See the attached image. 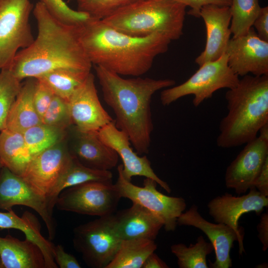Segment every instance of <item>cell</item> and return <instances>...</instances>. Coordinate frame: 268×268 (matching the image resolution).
I'll list each match as a JSON object with an SVG mask.
<instances>
[{
    "instance_id": "29",
    "label": "cell",
    "mask_w": 268,
    "mask_h": 268,
    "mask_svg": "<svg viewBox=\"0 0 268 268\" xmlns=\"http://www.w3.org/2000/svg\"><path fill=\"white\" fill-rule=\"evenodd\" d=\"M214 250L211 243L207 242L201 235L195 244L187 246L178 243L171 246V251L177 259L180 268H208L206 257Z\"/></svg>"
},
{
    "instance_id": "40",
    "label": "cell",
    "mask_w": 268,
    "mask_h": 268,
    "mask_svg": "<svg viewBox=\"0 0 268 268\" xmlns=\"http://www.w3.org/2000/svg\"><path fill=\"white\" fill-rule=\"evenodd\" d=\"M254 187L263 195L268 197V158L255 180Z\"/></svg>"
},
{
    "instance_id": "6",
    "label": "cell",
    "mask_w": 268,
    "mask_h": 268,
    "mask_svg": "<svg viewBox=\"0 0 268 268\" xmlns=\"http://www.w3.org/2000/svg\"><path fill=\"white\" fill-rule=\"evenodd\" d=\"M183 83L164 89L160 101L168 106L185 96L192 95L193 105L197 107L212 97L217 90L235 87L240 78L228 65L227 56L224 54L216 60L205 63Z\"/></svg>"
},
{
    "instance_id": "38",
    "label": "cell",
    "mask_w": 268,
    "mask_h": 268,
    "mask_svg": "<svg viewBox=\"0 0 268 268\" xmlns=\"http://www.w3.org/2000/svg\"><path fill=\"white\" fill-rule=\"evenodd\" d=\"M189 6L191 9L188 14L199 18L201 8L204 5L214 4L219 6H230L231 0H174Z\"/></svg>"
},
{
    "instance_id": "32",
    "label": "cell",
    "mask_w": 268,
    "mask_h": 268,
    "mask_svg": "<svg viewBox=\"0 0 268 268\" xmlns=\"http://www.w3.org/2000/svg\"><path fill=\"white\" fill-rule=\"evenodd\" d=\"M10 69L0 71V131L6 128L7 119L11 107L18 94L22 84Z\"/></svg>"
},
{
    "instance_id": "27",
    "label": "cell",
    "mask_w": 268,
    "mask_h": 268,
    "mask_svg": "<svg viewBox=\"0 0 268 268\" xmlns=\"http://www.w3.org/2000/svg\"><path fill=\"white\" fill-rule=\"evenodd\" d=\"M154 240H122L113 260L106 268H142L147 257L157 249Z\"/></svg>"
},
{
    "instance_id": "28",
    "label": "cell",
    "mask_w": 268,
    "mask_h": 268,
    "mask_svg": "<svg viewBox=\"0 0 268 268\" xmlns=\"http://www.w3.org/2000/svg\"><path fill=\"white\" fill-rule=\"evenodd\" d=\"M90 72L61 68L49 71L37 78L45 82L55 95L68 102Z\"/></svg>"
},
{
    "instance_id": "3",
    "label": "cell",
    "mask_w": 268,
    "mask_h": 268,
    "mask_svg": "<svg viewBox=\"0 0 268 268\" xmlns=\"http://www.w3.org/2000/svg\"><path fill=\"white\" fill-rule=\"evenodd\" d=\"M104 100L112 109L116 127L126 133L135 152L147 154L153 130L151 103L157 91L175 85L171 79L125 78L94 66Z\"/></svg>"
},
{
    "instance_id": "31",
    "label": "cell",
    "mask_w": 268,
    "mask_h": 268,
    "mask_svg": "<svg viewBox=\"0 0 268 268\" xmlns=\"http://www.w3.org/2000/svg\"><path fill=\"white\" fill-rule=\"evenodd\" d=\"M230 30L233 37L246 34L252 27L261 7L259 0H231Z\"/></svg>"
},
{
    "instance_id": "14",
    "label": "cell",
    "mask_w": 268,
    "mask_h": 268,
    "mask_svg": "<svg viewBox=\"0 0 268 268\" xmlns=\"http://www.w3.org/2000/svg\"><path fill=\"white\" fill-rule=\"evenodd\" d=\"M249 190L246 195L239 197L226 193L212 199L207 205L209 214L215 222L227 225L237 234L240 255L245 253L243 230L239 226L240 217L250 212H255L260 215L264 208L268 206V197L255 188Z\"/></svg>"
},
{
    "instance_id": "20",
    "label": "cell",
    "mask_w": 268,
    "mask_h": 268,
    "mask_svg": "<svg viewBox=\"0 0 268 268\" xmlns=\"http://www.w3.org/2000/svg\"><path fill=\"white\" fill-rule=\"evenodd\" d=\"M112 223L114 231L122 240L147 239L155 240L162 221L143 206L133 203L131 207L114 213Z\"/></svg>"
},
{
    "instance_id": "12",
    "label": "cell",
    "mask_w": 268,
    "mask_h": 268,
    "mask_svg": "<svg viewBox=\"0 0 268 268\" xmlns=\"http://www.w3.org/2000/svg\"><path fill=\"white\" fill-rule=\"evenodd\" d=\"M226 170L225 184L237 194L254 188V184L265 161L268 158V124L259 135L247 142Z\"/></svg>"
},
{
    "instance_id": "8",
    "label": "cell",
    "mask_w": 268,
    "mask_h": 268,
    "mask_svg": "<svg viewBox=\"0 0 268 268\" xmlns=\"http://www.w3.org/2000/svg\"><path fill=\"white\" fill-rule=\"evenodd\" d=\"M113 214L78 225L73 230L74 248L89 267L106 268L120 247L122 240L114 231Z\"/></svg>"
},
{
    "instance_id": "13",
    "label": "cell",
    "mask_w": 268,
    "mask_h": 268,
    "mask_svg": "<svg viewBox=\"0 0 268 268\" xmlns=\"http://www.w3.org/2000/svg\"><path fill=\"white\" fill-rule=\"evenodd\" d=\"M73 158L65 139L33 156L21 177L48 199Z\"/></svg>"
},
{
    "instance_id": "24",
    "label": "cell",
    "mask_w": 268,
    "mask_h": 268,
    "mask_svg": "<svg viewBox=\"0 0 268 268\" xmlns=\"http://www.w3.org/2000/svg\"><path fill=\"white\" fill-rule=\"evenodd\" d=\"M37 78L29 77L22 84L6 121V128L22 133L28 128L42 123L33 102Z\"/></svg>"
},
{
    "instance_id": "21",
    "label": "cell",
    "mask_w": 268,
    "mask_h": 268,
    "mask_svg": "<svg viewBox=\"0 0 268 268\" xmlns=\"http://www.w3.org/2000/svg\"><path fill=\"white\" fill-rule=\"evenodd\" d=\"M72 130V147L69 150L80 163L101 171H110L117 165L118 155L102 141L98 131L81 132L74 126Z\"/></svg>"
},
{
    "instance_id": "42",
    "label": "cell",
    "mask_w": 268,
    "mask_h": 268,
    "mask_svg": "<svg viewBox=\"0 0 268 268\" xmlns=\"http://www.w3.org/2000/svg\"><path fill=\"white\" fill-rule=\"evenodd\" d=\"M169 267L154 252L150 254L144 261L142 268H168Z\"/></svg>"
},
{
    "instance_id": "17",
    "label": "cell",
    "mask_w": 268,
    "mask_h": 268,
    "mask_svg": "<svg viewBox=\"0 0 268 268\" xmlns=\"http://www.w3.org/2000/svg\"><path fill=\"white\" fill-rule=\"evenodd\" d=\"M98 133L102 141L113 149L121 158L123 174L127 180L131 181L133 177L136 176L150 178L168 193L171 192L169 185L155 173L147 156H140L134 151L129 136L116 127L114 121L100 129Z\"/></svg>"
},
{
    "instance_id": "5",
    "label": "cell",
    "mask_w": 268,
    "mask_h": 268,
    "mask_svg": "<svg viewBox=\"0 0 268 268\" xmlns=\"http://www.w3.org/2000/svg\"><path fill=\"white\" fill-rule=\"evenodd\" d=\"M186 7L174 0H140L102 20L130 36L144 37L158 33L173 41L183 34Z\"/></svg>"
},
{
    "instance_id": "10",
    "label": "cell",
    "mask_w": 268,
    "mask_h": 268,
    "mask_svg": "<svg viewBox=\"0 0 268 268\" xmlns=\"http://www.w3.org/2000/svg\"><path fill=\"white\" fill-rule=\"evenodd\" d=\"M121 198L112 180L90 181L63 190L55 206L60 210L101 217L114 213Z\"/></svg>"
},
{
    "instance_id": "4",
    "label": "cell",
    "mask_w": 268,
    "mask_h": 268,
    "mask_svg": "<svg viewBox=\"0 0 268 268\" xmlns=\"http://www.w3.org/2000/svg\"><path fill=\"white\" fill-rule=\"evenodd\" d=\"M227 114L220 121L216 143L229 148L255 139L268 124V75L248 74L225 93Z\"/></svg>"
},
{
    "instance_id": "33",
    "label": "cell",
    "mask_w": 268,
    "mask_h": 268,
    "mask_svg": "<svg viewBox=\"0 0 268 268\" xmlns=\"http://www.w3.org/2000/svg\"><path fill=\"white\" fill-rule=\"evenodd\" d=\"M140 0H76L77 10L102 20L117 10Z\"/></svg>"
},
{
    "instance_id": "7",
    "label": "cell",
    "mask_w": 268,
    "mask_h": 268,
    "mask_svg": "<svg viewBox=\"0 0 268 268\" xmlns=\"http://www.w3.org/2000/svg\"><path fill=\"white\" fill-rule=\"evenodd\" d=\"M34 6L30 0H0V69H10L19 49L34 38L29 18Z\"/></svg>"
},
{
    "instance_id": "15",
    "label": "cell",
    "mask_w": 268,
    "mask_h": 268,
    "mask_svg": "<svg viewBox=\"0 0 268 268\" xmlns=\"http://www.w3.org/2000/svg\"><path fill=\"white\" fill-rule=\"evenodd\" d=\"M225 54L238 76L268 75V42L261 39L253 27L245 35L230 38Z\"/></svg>"
},
{
    "instance_id": "9",
    "label": "cell",
    "mask_w": 268,
    "mask_h": 268,
    "mask_svg": "<svg viewBox=\"0 0 268 268\" xmlns=\"http://www.w3.org/2000/svg\"><path fill=\"white\" fill-rule=\"evenodd\" d=\"M122 169V164L118 165V178L114 184L120 197L143 206L157 216L166 231L175 230L177 219L187 206L185 200L182 197L162 194L156 189L157 182L150 178L144 179L142 187L136 186L125 178Z\"/></svg>"
},
{
    "instance_id": "34",
    "label": "cell",
    "mask_w": 268,
    "mask_h": 268,
    "mask_svg": "<svg viewBox=\"0 0 268 268\" xmlns=\"http://www.w3.org/2000/svg\"><path fill=\"white\" fill-rule=\"evenodd\" d=\"M42 123L67 131L73 125L68 102L55 95L42 118Z\"/></svg>"
},
{
    "instance_id": "36",
    "label": "cell",
    "mask_w": 268,
    "mask_h": 268,
    "mask_svg": "<svg viewBox=\"0 0 268 268\" xmlns=\"http://www.w3.org/2000/svg\"><path fill=\"white\" fill-rule=\"evenodd\" d=\"M37 78L33 95V102L37 113L41 119L53 99L55 94L42 79Z\"/></svg>"
},
{
    "instance_id": "37",
    "label": "cell",
    "mask_w": 268,
    "mask_h": 268,
    "mask_svg": "<svg viewBox=\"0 0 268 268\" xmlns=\"http://www.w3.org/2000/svg\"><path fill=\"white\" fill-rule=\"evenodd\" d=\"M53 256L58 267L60 268H81L76 258L65 252L61 245H54Z\"/></svg>"
},
{
    "instance_id": "43",
    "label": "cell",
    "mask_w": 268,
    "mask_h": 268,
    "mask_svg": "<svg viewBox=\"0 0 268 268\" xmlns=\"http://www.w3.org/2000/svg\"><path fill=\"white\" fill-rule=\"evenodd\" d=\"M2 167H3L2 164V163H1V161H0V169H1V168H2Z\"/></svg>"
},
{
    "instance_id": "18",
    "label": "cell",
    "mask_w": 268,
    "mask_h": 268,
    "mask_svg": "<svg viewBox=\"0 0 268 268\" xmlns=\"http://www.w3.org/2000/svg\"><path fill=\"white\" fill-rule=\"evenodd\" d=\"M177 225L193 226L202 231L212 244L215 254L211 268H229L232 267L230 251L235 241H238L236 232L227 225L213 223L205 220L198 211L196 204L192 205L177 219Z\"/></svg>"
},
{
    "instance_id": "25",
    "label": "cell",
    "mask_w": 268,
    "mask_h": 268,
    "mask_svg": "<svg viewBox=\"0 0 268 268\" xmlns=\"http://www.w3.org/2000/svg\"><path fill=\"white\" fill-rule=\"evenodd\" d=\"M32 157L22 133L6 129L0 131V160L3 167L21 176Z\"/></svg>"
},
{
    "instance_id": "39",
    "label": "cell",
    "mask_w": 268,
    "mask_h": 268,
    "mask_svg": "<svg viewBox=\"0 0 268 268\" xmlns=\"http://www.w3.org/2000/svg\"><path fill=\"white\" fill-rule=\"evenodd\" d=\"M252 27H255L258 36L268 42V6L261 7L254 20Z\"/></svg>"
},
{
    "instance_id": "35",
    "label": "cell",
    "mask_w": 268,
    "mask_h": 268,
    "mask_svg": "<svg viewBox=\"0 0 268 268\" xmlns=\"http://www.w3.org/2000/svg\"><path fill=\"white\" fill-rule=\"evenodd\" d=\"M49 13L61 22L79 26L90 17L83 12L69 7L63 0H39Z\"/></svg>"
},
{
    "instance_id": "30",
    "label": "cell",
    "mask_w": 268,
    "mask_h": 268,
    "mask_svg": "<svg viewBox=\"0 0 268 268\" xmlns=\"http://www.w3.org/2000/svg\"><path fill=\"white\" fill-rule=\"evenodd\" d=\"M22 134L33 156L65 140L67 135V131L43 123L30 127Z\"/></svg>"
},
{
    "instance_id": "23",
    "label": "cell",
    "mask_w": 268,
    "mask_h": 268,
    "mask_svg": "<svg viewBox=\"0 0 268 268\" xmlns=\"http://www.w3.org/2000/svg\"><path fill=\"white\" fill-rule=\"evenodd\" d=\"M0 228L14 229L22 231L26 238L36 244L41 249L44 257L46 268H58L53 256L54 245L43 236L40 223L32 213L25 211L21 217L12 209L7 212L0 211Z\"/></svg>"
},
{
    "instance_id": "19",
    "label": "cell",
    "mask_w": 268,
    "mask_h": 268,
    "mask_svg": "<svg viewBox=\"0 0 268 268\" xmlns=\"http://www.w3.org/2000/svg\"><path fill=\"white\" fill-rule=\"evenodd\" d=\"M200 17L205 23L206 39L204 50L195 61L199 67L220 58L225 53L231 34L229 6L204 5L201 9Z\"/></svg>"
},
{
    "instance_id": "26",
    "label": "cell",
    "mask_w": 268,
    "mask_h": 268,
    "mask_svg": "<svg viewBox=\"0 0 268 268\" xmlns=\"http://www.w3.org/2000/svg\"><path fill=\"white\" fill-rule=\"evenodd\" d=\"M112 177L110 171L89 168L80 163L73 157L48 198L50 207L53 210L58 196L66 188L90 181L112 180Z\"/></svg>"
},
{
    "instance_id": "22",
    "label": "cell",
    "mask_w": 268,
    "mask_h": 268,
    "mask_svg": "<svg viewBox=\"0 0 268 268\" xmlns=\"http://www.w3.org/2000/svg\"><path fill=\"white\" fill-rule=\"evenodd\" d=\"M0 268H46L40 248L27 238L23 241L10 235L0 237Z\"/></svg>"
},
{
    "instance_id": "11",
    "label": "cell",
    "mask_w": 268,
    "mask_h": 268,
    "mask_svg": "<svg viewBox=\"0 0 268 268\" xmlns=\"http://www.w3.org/2000/svg\"><path fill=\"white\" fill-rule=\"evenodd\" d=\"M15 205L34 209L44 221L49 239H54L56 222L48 198L36 191L21 176L3 166L0 170V209L9 210Z\"/></svg>"
},
{
    "instance_id": "2",
    "label": "cell",
    "mask_w": 268,
    "mask_h": 268,
    "mask_svg": "<svg viewBox=\"0 0 268 268\" xmlns=\"http://www.w3.org/2000/svg\"><path fill=\"white\" fill-rule=\"evenodd\" d=\"M83 48L92 65L120 75L140 76L172 41L158 33L135 37L121 32L102 20L90 18L79 26Z\"/></svg>"
},
{
    "instance_id": "16",
    "label": "cell",
    "mask_w": 268,
    "mask_h": 268,
    "mask_svg": "<svg viewBox=\"0 0 268 268\" xmlns=\"http://www.w3.org/2000/svg\"><path fill=\"white\" fill-rule=\"evenodd\" d=\"M67 102L72 125L78 131H98L114 121L100 103L91 72Z\"/></svg>"
},
{
    "instance_id": "1",
    "label": "cell",
    "mask_w": 268,
    "mask_h": 268,
    "mask_svg": "<svg viewBox=\"0 0 268 268\" xmlns=\"http://www.w3.org/2000/svg\"><path fill=\"white\" fill-rule=\"evenodd\" d=\"M32 12L37 35L29 46L17 53L10 68L13 74L21 81L61 68L90 72L92 65L81 45L79 26L58 20L39 1Z\"/></svg>"
},
{
    "instance_id": "41",
    "label": "cell",
    "mask_w": 268,
    "mask_h": 268,
    "mask_svg": "<svg viewBox=\"0 0 268 268\" xmlns=\"http://www.w3.org/2000/svg\"><path fill=\"white\" fill-rule=\"evenodd\" d=\"M258 238L262 243L263 251H266L268 248V213L262 214L257 226Z\"/></svg>"
}]
</instances>
